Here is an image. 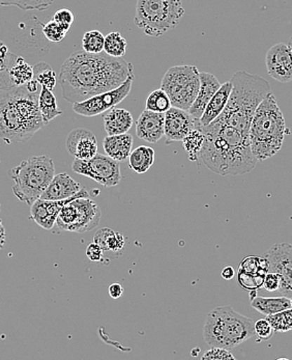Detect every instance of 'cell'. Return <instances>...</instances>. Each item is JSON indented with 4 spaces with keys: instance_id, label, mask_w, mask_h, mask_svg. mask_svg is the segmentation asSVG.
Returning a JSON list of instances; mask_svg holds the SVG:
<instances>
[{
    "instance_id": "44",
    "label": "cell",
    "mask_w": 292,
    "mask_h": 360,
    "mask_svg": "<svg viewBox=\"0 0 292 360\" xmlns=\"http://www.w3.org/2000/svg\"><path fill=\"white\" fill-rule=\"evenodd\" d=\"M124 293H125V289H124L121 283H112L109 287V295H110L111 298H121V297L124 296Z\"/></svg>"
},
{
    "instance_id": "2",
    "label": "cell",
    "mask_w": 292,
    "mask_h": 360,
    "mask_svg": "<svg viewBox=\"0 0 292 360\" xmlns=\"http://www.w3.org/2000/svg\"><path fill=\"white\" fill-rule=\"evenodd\" d=\"M204 131V143L198 162L221 176H241L256 167L257 159L251 150L249 134L215 120Z\"/></svg>"
},
{
    "instance_id": "47",
    "label": "cell",
    "mask_w": 292,
    "mask_h": 360,
    "mask_svg": "<svg viewBox=\"0 0 292 360\" xmlns=\"http://www.w3.org/2000/svg\"><path fill=\"white\" fill-rule=\"evenodd\" d=\"M6 230H4V224H2L1 219H0V250L4 248V244H6Z\"/></svg>"
},
{
    "instance_id": "6",
    "label": "cell",
    "mask_w": 292,
    "mask_h": 360,
    "mask_svg": "<svg viewBox=\"0 0 292 360\" xmlns=\"http://www.w3.org/2000/svg\"><path fill=\"white\" fill-rule=\"evenodd\" d=\"M54 176L53 160L47 156L32 157L8 170V176L14 181L15 196L29 206L41 198Z\"/></svg>"
},
{
    "instance_id": "21",
    "label": "cell",
    "mask_w": 292,
    "mask_h": 360,
    "mask_svg": "<svg viewBox=\"0 0 292 360\" xmlns=\"http://www.w3.org/2000/svg\"><path fill=\"white\" fill-rule=\"evenodd\" d=\"M103 120L105 131L109 136L125 134L130 131L134 124V119L130 111L117 107L106 111Z\"/></svg>"
},
{
    "instance_id": "4",
    "label": "cell",
    "mask_w": 292,
    "mask_h": 360,
    "mask_svg": "<svg viewBox=\"0 0 292 360\" xmlns=\"http://www.w3.org/2000/svg\"><path fill=\"white\" fill-rule=\"evenodd\" d=\"M289 133L284 115L271 93L257 107L250 126L251 150L257 161L263 162L274 156Z\"/></svg>"
},
{
    "instance_id": "16",
    "label": "cell",
    "mask_w": 292,
    "mask_h": 360,
    "mask_svg": "<svg viewBox=\"0 0 292 360\" xmlns=\"http://www.w3.org/2000/svg\"><path fill=\"white\" fill-rule=\"evenodd\" d=\"M197 121L188 111L171 106L165 112L164 136L166 137V143L182 141L190 131L196 127Z\"/></svg>"
},
{
    "instance_id": "11",
    "label": "cell",
    "mask_w": 292,
    "mask_h": 360,
    "mask_svg": "<svg viewBox=\"0 0 292 360\" xmlns=\"http://www.w3.org/2000/svg\"><path fill=\"white\" fill-rule=\"evenodd\" d=\"M134 78V73H132L126 78V82L117 89L93 96L85 101L74 103V112L87 117H95L106 112L109 109L121 103L130 95Z\"/></svg>"
},
{
    "instance_id": "36",
    "label": "cell",
    "mask_w": 292,
    "mask_h": 360,
    "mask_svg": "<svg viewBox=\"0 0 292 360\" xmlns=\"http://www.w3.org/2000/svg\"><path fill=\"white\" fill-rule=\"evenodd\" d=\"M254 330L255 335H257L259 339L263 340L271 339L274 333L271 323H270L267 318L256 321L254 325Z\"/></svg>"
},
{
    "instance_id": "23",
    "label": "cell",
    "mask_w": 292,
    "mask_h": 360,
    "mask_svg": "<svg viewBox=\"0 0 292 360\" xmlns=\"http://www.w3.org/2000/svg\"><path fill=\"white\" fill-rule=\"evenodd\" d=\"M133 136L128 133L105 137L103 148L107 156L119 162H124L130 157L133 148Z\"/></svg>"
},
{
    "instance_id": "25",
    "label": "cell",
    "mask_w": 292,
    "mask_h": 360,
    "mask_svg": "<svg viewBox=\"0 0 292 360\" xmlns=\"http://www.w3.org/2000/svg\"><path fill=\"white\" fill-rule=\"evenodd\" d=\"M154 156L156 154H154V148L141 146L131 153L130 157H128L130 158L128 165H130L131 169L136 174H145L154 165Z\"/></svg>"
},
{
    "instance_id": "39",
    "label": "cell",
    "mask_w": 292,
    "mask_h": 360,
    "mask_svg": "<svg viewBox=\"0 0 292 360\" xmlns=\"http://www.w3.org/2000/svg\"><path fill=\"white\" fill-rule=\"evenodd\" d=\"M74 19L75 18H74L73 13L67 10V8L58 10L53 16V20L58 22L63 30H67V32H69L72 24L74 23Z\"/></svg>"
},
{
    "instance_id": "32",
    "label": "cell",
    "mask_w": 292,
    "mask_h": 360,
    "mask_svg": "<svg viewBox=\"0 0 292 360\" xmlns=\"http://www.w3.org/2000/svg\"><path fill=\"white\" fill-rule=\"evenodd\" d=\"M105 36L99 30L85 32L82 39V48L87 53L98 54L104 52Z\"/></svg>"
},
{
    "instance_id": "12",
    "label": "cell",
    "mask_w": 292,
    "mask_h": 360,
    "mask_svg": "<svg viewBox=\"0 0 292 360\" xmlns=\"http://www.w3.org/2000/svg\"><path fill=\"white\" fill-rule=\"evenodd\" d=\"M269 262V271L280 276L279 293L281 296L292 297V243H278L272 245L265 254Z\"/></svg>"
},
{
    "instance_id": "7",
    "label": "cell",
    "mask_w": 292,
    "mask_h": 360,
    "mask_svg": "<svg viewBox=\"0 0 292 360\" xmlns=\"http://www.w3.org/2000/svg\"><path fill=\"white\" fill-rule=\"evenodd\" d=\"M184 15L182 0H137L134 23L146 36L159 38L174 30Z\"/></svg>"
},
{
    "instance_id": "8",
    "label": "cell",
    "mask_w": 292,
    "mask_h": 360,
    "mask_svg": "<svg viewBox=\"0 0 292 360\" xmlns=\"http://www.w3.org/2000/svg\"><path fill=\"white\" fill-rule=\"evenodd\" d=\"M161 89L166 91L171 106L188 111L200 89L199 71L195 65H175L165 74Z\"/></svg>"
},
{
    "instance_id": "5",
    "label": "cell",
    "mask_w": 292,
    "mask_h": 360,
    "mask_svg": "<svg viewBox=\"0 0 292 360\" xmlns=\"http://www.w3.org/2000/svg\"><path fill=\"white\" fill-rule=\"evenodd\" d=\"M254 325L253 319L241 315L231 307H215L206 318L204 340L209 347L232 350L254 337Z\"/></svg>"
},
{
    "instance_id": "26",
    "label": "cell",
    "mask_w": 292,
    "mask_h": 360,
    "mask_svg": "<svg viewBox=\"0 0 292 360\" xmlns=\"http://www.w3.org/2000/svg\"><path fill=\"white\" fill-rule=\"evenodd\" d=\"M39 107H40L45 125L49 124L52 120L55 119L58 115H62V110L58 105V101H56V97L53 91H50L45 86H42L40 95H39Z\"/></svg>"
},
{
    "instance_id": "18",
    "label": "cell",
    "mask_w": 292,
    "mask_h": 360,
    "mask_svg": "<svg viewBox=\"0 0 292 360\" xmlns=\"http://www.w3.org/2000/svg\"><path fill=\"white\" fill-rule=\"evenodd\" d=\"M165 113L154 112L145 109L136 122L138 139L150 143H156L164 136Z\"/></svg>"
},
{
    "instance_id": "41",
    "label": "cell",
    "mask_w": 292,
    "mask_h": 360,
    "mask_svg": "<svg viewBox=\"0 0 292 360\" xmlns=\"http://www.w3.org/2000/svg\"><path fill=\"white\" fill-rule=\"evenodd\" d=\"M281 279L280 276L276 272H267L265 276V281H263V287L267 291L276 292L280 288Z\"/></svg>"
},
{
    "instance_id": "42",
    "label": "cell",
    "mask_w": 292,
    "mask_h": 360,
    "mask_svg": "<svg viewBox=\"0 0 292 360\" xmlns=\"http://www.w3.org/2000/svg\"><path fill=\"white\" fill-rule=\"evenodd\" d=\"M113 233H114V231L111 230V229H102L95 233V237H93V242L99 244L103 248L104 252H107V243H108L109 239H110Z\"/></svg>"
},
{
    "instance_id": "46",
    "label": "cell",
    "mask_w": 292,
    "mask_h": 360,
    "mask_svg": "<svg viewBox=\"0 0 292 360\" xmlns=\"http://www.w3.org/2000/svg\"><path fill=\"white\" fill-rule=\"evenodd\" d=\"M39 82H36V79L30 80L27 84H25V86L27 87L28 91L30 93H39Z\"/></svg>"
},
{
    "instance_id": "48",
    "label": "cell",
    "mask_w": 292,
    "mask_h": 360,
    "mask_svg": "<svg viewBox=\"0 0 292 360\" xmlns=\"http://www.w3.org/2000/svg\"><path fill=\"white\" fill-rule=\"evenodd\" d=\"M291 307H292V297L291 298Z\"/></svg>"
},
{
    "instance_id": "14",
    "label": "cell",
    "mask_w": 292,
    "mask_h": 360,
    "mask_svg": "<svg viewBox=\"0 0 292 360\" xmlns=\"http://www.w3.org/2000/svg\"><path fill=\"white\" fill-rule=\"evenodd\" d=\"M267 73L277 82H292V47L289 44L279 43L272 46L265 56Z\"/></svg>"
},
{
    "instance_id": "9",
    "label": "cell",
    "mask_w": 292,
    "mask_h": 360,
    "mask_svg": "<svg viewBox=\"0 0 292 360\" xmlns=\"http://www.w3.org/2000/svg\"><path fill=\"white\" fill-rule=\"evenodd\" d=\"M101 217V209L93 200L79 198L62 207L55 226L62 231L84 233L99 226Z\"/></svg>"
},
{
    "instance_id": "15",
    "label": "cell",
    "mask_w": 292,
    "mask_h": 360,
    "mask_svg": "<svg viewBox=\"0 0 292 360\" xmlns=\"http://www.w3.org/2000/svg\"><path fill=\"white\" fill-rule=\"evenodd\" d=\"M267 272L269 262L265 257H248L239 265L237 281L243 289L257 291L263 287V281Z\"/></svg>"
},
{
    "instance_id": "37",
    "label": "cell",
    "mask_w": 292,
    "mask_h": 360,
    "mask_svg": "<svg viewBox=\"0 0 292 360\" xmlns=\"http://www.w3.org/2000/svg\"><path fill=\"white\" fill-rule=\"evenodd\" d=\"M18 56L8 51V46L0 40V73L8 71Z\"/></svg>"
},
{
    "instance_id": "17",
    "label": "cell",
    "mask_w": 292,
    "mask_h": 360,
    "mask_svg": "<svg viewBox=\"0 0 292 360\" xmlns=\"http://www.w3.org/2000/svg\"><path fill=\"white\" fill-rule=\"evenodd\" d=\"M67 150L72 156L80 160H89L98 154V141L91 131L77 128L67 135Z\"/></svg>"
},
{
    "instance_id": "20",
    "label": "cell",
    "mask_w": 292,
    "mask_h": 360,
    "mask_svg": "<svg viewBox=\"0 0 292 360\" xmlns=\"http://www.w3.org/2000/svg\"><path fill=\"white\" fill-rule=\"evenodd\" d=\"M82 187L79 183L71 178L69 174L62 172L56 174L43 192L41 198L47 200H62L76 195Z\"/></svg>"
},
{
    "instance_id": "35",
    "label": "cell",
    "mask_w": 292,
    "mask_h": 360,
    "mask_svg": "<svg viewBox=\"0 0 292 360\" xmlns=\"http://www.w3.org/2000/svg\"><path fill=\"white\" fill-rule=\"evenodd\" d=\"M42 30L45 38L50 41V42L53 43L62 42L65 36H67V32L53 19L47 22L45 25H43Z\"/></svg>"
},
{
    "instance_id": "33",
    "label": "cell",
    "mask_w": 292,
    "mask_h": 360,
    "mask_svg": "<svg viewBox=\"0 0 292 360\" xmlns=\"http://www.w3.org/2000/svg\"><path fill=\"white\" fill-rule=\"evenodd\" d=\"M267 319L271 323L274 333H287V331L292 330V307L267 316Z\"/></svg>"
},
{
    "instance_id": "34",
    "label": "cell",
    "mask_w": 292,
    "mask_h": 360,
    "mask_svg": "<svg viewBox=\"0 0 292 360\" xmlns=\"http://www.w3.org/2000/svg\"><path fill=\"white\" fill-rule=\"evenodd\" d=\"M54 0H0V6H17L23 11H44L49 8Z\"/></svg>"
},
{
    "instance_id": "31",
    "label": "cell",
    "mask_w": 292,
    "mask_h": 360,
    "mask_svg": "<svg viewBox=\"0 0 292 360\" xmlns=\"http://www.w3.org/2000/svg\"><path fill=\"white\" fill-rule=\"evenodd\" d=\"M34 79H36L41 86L47 87L50 91L55 89L56 82H58L55 72L46 63H40L34 65Z\"/></svg>"
},
{
    "instance_id": "27",
    "label": "cell",
    "mask_w": 292,
    "mask_h": 360,
    "mask_svg": "<svg viewBox=\"0 0 292 360\" xmlns=\"http://www.w3.org/2000/svg\"><path fill=\"white\" fill-rule=\"evenodd\" d=\"M13 86H22L34 79V67L25 62L23 58L18 56L14 65L8 70Z\"/></svg>"
},
{
    "instance_id": "29",
    "label": "cell",
    "mask_w": 292,
    "mask_h": 360,
    "mask_svg": "<svg viewBox=\"0 0 292 360\" xmlns=\"http://www.w3.org/2000/svg\"><path fill=\"white\" fill-rule=\"evenodd\" d=\"M126 40L121 32H110L105 37L104 52L112 58H124L126 53Z\"/></svg>"
},
{
    "instance_id": "43",
    "label": "cell",
    "mask_w": 292,
    "mask_h": 360,
    "mask_svg": "<svg viewBox=\"0 0 292 360\" xmlns=\"http://www.w3.org/2000/svg\"><path fill=\"white\" fill-rule=\"evenodd\" d=\"M86 257L91 262H101L104 257L103 248L99 244L93 242L86 248Z\"/></svg>"
},
{
    "instance_id": "22",
    "label": "cell",
    "mask_w": 292,
    "mask_h": 360,
    "mask_svg": "<svg viewBox=\"0 0 292 360\" xmlns=\"http://www.w3.org/2000/svg\"><path fill=\"white\" fill-rule=\"evenodd\" d=\"M231 91H232V82H227L221 84L204 109V115L200 117L199 122L202 126H208L213 123L223 112L230 100Z\"/></svg>"
},
{
    "instance_id": "30",
    "label": "cell",
    "mask_w": 292,
    "mask_h": 360,
    "mask_svg": "<svg viewBox=\"0 0 292 360\" xmlns=\"http://www.w3.org/2000/svg\"><path fill=\"white\" fill-rule=\"evenodd\" d=\"M171 108V102L166 91L162 89H156L150 94L145 102V109L154 112L165 113Z\"/></svg>"
},
{
    "instance_id": "45",
    "label": "cell",
    "mask_w": 292,
    "mask_h": 360,
    "mask_svg": "<svg viewBox=\"0 0 292 360\" xmlns=\"http://www.w3.org/2000/svg\"><path fill=\"white\" fill-rule=\"evenodd\" d=\"M221 276L225 281H230L235 276L234 269L231 266H228V267H225L222 270Z\"/></svg>"
},
{
    "instance_id": "40",
    "label": "cell",
    "mask_w": 292,
    "mask_h": 360,
    "mask_svg": "<svg viewBox=\"0 0 292 360\" xmlns=\"http://www.w3.org/2000/svg\"><path fill=\"white\" fill-rule=\"evenodd\" d=\"M125 237L123 233L114 232L107 244V252H121L125 248Z\"/></svg>"
},
{
    "instance_id": "3",
    "label": "cell",
    "mask_w": 292,
    "mask_h": 360,
    "mask_svg": "<svg viewBox=\"0 0 292 360\" xmlns=\"http://www.w3.org/2000/svg\"><path fill=\"white\" fill-rule=\"evenodd\" d=\"M39 95L25 85L0 89V147L26 143L45 127Z\"/></svg>"
},
{
    "instance_id": "24",
    "label": "cell",
    "mask_w": 292,
    "mask_h": 360,
    "mask_svg": "<svg viewBox=\"0 0 292 360\" xmlns=\"http://www.w3.org/2000/svg\"><path fill=\"white\" fill-rule=\"evenodd\" d=\"M253 309L265 316L272 315L285 309H291V298L280 297H258L251 299Z\"/></svg>"
},
{
    "instance_id": "10",
    "label": "cell",
    "mask_w": 292,
    "mask_h": 360,
    "mask_svg": "<svg viewBox=\"0 0 292 360\" xmlns=\"http://www.w3.org/2000/svg\"><path fill=\"white\" fill-rule=\"evenodd\" d=\"M72 169L76 174L88 176L105 187H114L121 180V165L119 161L107 155L98 153L89 160L76 159L72 165Z\"/></svg>"
},
{
    "instance_id": "38",
    "label": "cell",
    "mask_w": 292,
    "mask_h": 360,
    "mask_svg": "<svg viewBox=\"0 0 292 360\" xmlns=\"http://www.w3.org/2000/svg\"><path fill=\"white\" fill-rule=\"evenodd\" d=\"M235 357L231 354L230 350L220 348V347H211L209 350L204 353L202 360H233Z\"/></svg>"
},
{
    "instance_id": "28",
    "label": "cell",
    "mask_w": 292,
    "mask_h": 360,
    "mask_svg": "<svg viewBox=\"0 0 292 360\" xmlns=\"http://www.w3.org/2000/svg\"><path fill=\"white\" fill-rule=\"evenodd\" d=\"M204 139L206 136H204V131L200 128V122L198 120L196 127L190 131L182 141L185 150L188 153L190 160L198 162V157H199L200 150L204 146Z\"/></svg>"
},
{
    "instance_id": "1",
    "label": "cell",
    "mask_w": 292,
    "mask_h": 360,
    "mask_svg": "<svg viewBox=\"0 0 292 360\" xmlns=\"http://www.w3.org/2000/svg\"><path fill=\"white\" fill-rule=\"evenodd\" d=\"M134 73V68L123 58L103 53L74 52L60 72L63 99L69 103L85 101L95 95L117 89Z\"/></svg>"
},
{
    "instance_id": "13",
    "label": "cell",
    "mask_w": 292,
    "mask_h": 360,
    "mask_svg": "<svg viewBox=\"0 0 292 360\" xmlns=\"http://www.w3.org/2000/svg\"><path fill=\"white\" fill-rule=\"evenodd\" d=\"M79 198H89V193L86 189L82 188L76 195L67 198V200H47L39 198L30 206L32 207L30 218L44 230H52L55 226L56 219H58L62 207Z\"/></svg>"
},
{
    "instance_id": "19",
    "label": "cell",
    "mask_w": 292,
    "mask_h": 360,
    "mask_svg": "<svg viewBox=\"0 0 292 360\" xmlns=\"http://www.w3.org/2000/svg\"><path fill=\"white\" fill-rule=\"evenodd\" d=\"M199 91H198L195 101H194V103L192 104L188 110L192 117H194L195 120H200L208 102L211 101L215 91L221 86L219 80L213 74L206 73V72H199Z\"/></svg>"
}]
</instances>
